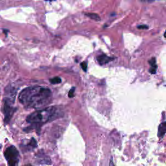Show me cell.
Masks as SVG:
<instances>
[{"label":"cell","instance_id":"17","mask_svg":"<svg viewBox=\"0 0 166 166\" xmlns=\"http://www.w3.org/2000/svg\"><path fill=\"white\" fill-rule=\"evenodd\" d=\"M163 37L166 38V31L164 33V35H163Z\"/></svg>","mask_w":166,"mask_h":166},{"label":"cell","instance_id":"11","mask_svg":"<svg viewBox=\"0 0 166 166\" xmlns=\"http://www.w3.org/2000/svg\"><path fill=\"white\" fill-rule=\"evenodd\" d=\"M81 68L83 69V70L84 71H85L86 72V71H87V68H88V64L86 62H83L81 64Z\"/></svg>","mask_w":166,"mask_h":166},{"label":"cell","instance_id":"5","mask_svg":"<svg viewBox=\"0 0 166 166\" xmlns=\"http://www.w3.org/2000/svg\"><path fill=\"white\" fill-rule=\"evenodd\" d=\"M114 60V57H110L105 54H102L97 57V60L100 65H104Z\"/></svg>","mask_w":166,"mask_h":166},{"label":"cell","instance_id":"4","mask_svg":"<svg viewBox=\"0 0 166 166\" xmlns=\"http://www.w3.org/2000/svg\"><path fill=\"white\" fill-rule=\"evenodd\" d=\"M14 101H12L8 98H5L3 99V105L2 108L3 113L4 114V121L5 123H9L12 116L16 110V108L13 106Z\"/></svg>","mask_w":166,"mask_h":166},{"label":"cell","instance_id":"3","mask_svg":"<svg viewBox=\"0 0 166 166\" xmlns=\"http://www.w3.org/2000/svg\"><path fill=\"white\" fill-rule=\"evenodd\" d=\"M4 156L9 166H18L20 162L19 152L13 145L7 148L5 151Z\"/></svg>","mask_w":166,"mask_h":166},{"label":"cell","instance_id":"2","mask_svg":"<svg viewBox=\"0 0 166 166\" xmlns=\"http://www.w3.org/2000/svg\"><path fill=\"white\" fill-rule=\"evenodd\" d=\"M61 112L57 107H47L30 114L27 117V121L33 126L41 127L47 122H50L60 116Z\"/></svg>","mask_w":166,"mask_h":166},{"label":"cell","instance_id":"9","mask_svg":"<svg viewBox=\"0 0 166 166\" xmlns=\"http://www.w3.org/2000/svg\"><path fill=\"white\" fill-rule=\"evenodd\" d=\"M85 15L86 16H88V18H90L91 20H95V21H100L101 18L99 16L98 14L96 13H92V12H90V13H86Z\"/></svg>","mask_w":166,"mask_h":166},{"label":"cell","instance_id":"7","mask_svg":"<svg viewBox=\"0 0 166 166\" xmlns=\"http://www.w3.org/2000/svg\"><path fill=\"white\" fill-rule=\"evenodd\" d=\"M149 64L151 66V68H150L149 72L151 74H155L157 73V60H156L155 58H152L151 59L149 60Z\"/></svg>","mask_w":166,"mask_h":166},{"label":"cell","instance_id":"6","mask_svg":"<svg viewBox=\"0 0 166 166\" xmlns=\"http://www.w3.org/2000/svg\"><path fill=\"white\" fill-rule=\"evenodd\" d=\"M166 133V121H164L161 123L158 127V136L159 138H162Z\"/></svg>","mask_w":166,"mask_h":166},{"label":"cell","instance_id":"12","mask_svg":"<svg viewBox=\"0 0 166 166\" xmlns=\"http://www.w3.org/2000/svg\"><path fill=\"white\" fill-rule=\"evenodd\" d=\"M75 87H72L71 88V90H70L68 93V97L70 98H72L74 97V92H75Z\"/></svg>","mask_w":166,"mask_h":166},{"label":"cell","instance_id":"18","mask_svg":"<svg viewBox=\"0 0 166 166\" xmlns=\"http://www.w3.org/2000/svg\"><path fill=\"white\" fill-rule=\"evenodd\" d=\"M25 166H31V165H25Z\"/></svg>","mask_w":166,"mask_h":166},{"label":"cell","instance_id":"1","mask_svg":"<svg viewBox=\"0 0 166 166\" xmlns=\"http://www.w3.org/2000/svg\"><path fill=\"white\" fill-rule=\"evenodd\" d=\"M18 99L26 108H42L51 103L52 93L47 88L30 86L24 89L20 93Z\"/></svg>","mask_w":166,"mask_h":166},{"label":"cell","instance_id":"8","mask_svg":"<svg viewBox=\"0 0 166 166\" xmlns=\"http://www.w3.org/2000/svg\"><path fill=\"white\" fill-rule=\"evenodd\" d=\"M25 149H27V150H30L33 149H35L37 147V143L36 140L34 138H32L30 140L29 143L27 145H24V146Z\"/></svg>","mask_w":166,"mask_h":166},{"label":"cell","instance_id":"14","mask_svg":"<svg viewBox=\"0 0 166 166\" xmlns=\"http://www.w3.org/2000/svg\"><path fill=\"white\" fill-rule=\"evenodd\" d=\"M142 1H144V2H149V3H150V2H152V1H154V0H142Z\"/></svg>","mask_w":166,"mask_h":166},{"label":"cell","instance_id":"16","mask_svg":"<svg viewBox=\"0 0 166 166\" xmlns=\"http://www.w3.org/2000/svg\"><path fill=\"white\" fill-rule=\"evenodd\" d=\"M45 1H55V0H44Z\"/></svg>","mask_w":166,"mask_h":166},{"label":"cell","instance_id":"10","mask_svg":"<svg viewBox=\"0 0 166 166\" xmlns=\"http://www.w3.org/2000/svg\"><path fill=\"white\" fill-rule=\"evenodd\" d=\"M50 83L53 84V85H57V84H59L61 83V79L58 77H55L49 79Z\"/></svg>","mask_w":166,"mask_h":166},{"label":"cell","instance_id":"13","mask_svg":"<svg viewBox=\"0 0 166 166\" xmlns=\"http://www.w3.org/2000/svg\"><path fill=\"white\" fill-rule=\"evenodd\" d=\"M138 29H149V27L147 26L146 25H138V26L137 27Z\"/></svg>","mask_w":166,"mask_h":166},{"label":"cell","instance_id":"15","mask_svg":"<svg viewBox=\"0 0 166 166\" xmlns=\"http://www.w3.org/2000/svg\"><path fill=\"white\" fill-rule=\"evenodd\" d=\"M110 166H114V163L112 162V160H110Z\"/></svg>","mask_w":166,"mask_h":166}]
</instances>
